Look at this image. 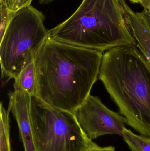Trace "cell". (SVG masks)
Masks as SVG:
<instances>
[{
  "label": "cell",
  "mask_w": 150,
  "mask_h": 151,
  "mask_svg": "<svg viewBox=\"0 0 150 151\" xmlns=\"http://www.w3.org/2000/svg\"><path fill=\"white\" fill-rule=\"evenodd\" d=\"M103 52L55 40L49 36L34 60L35 96L51 106L74 113L90 95Z\"/></svg>",
  "instance_id": "obj_1"
},
{
  "label": "cell",
  "mask_w": 150,
  "mask_h": 151,
  "mask_svg": "<svg viewBox=\"0 0 150 151\" xmlns=\"http://www.w3.org/2000/svg\"><path fill=\"white\" fill-rule=\"evenodd\" d=\"M99 78L127 124L150 137V64L135 45L103 54Z\"/></svg>",
  "instance_id": "obj_2"
},
{
  "label": "cell",
  "mask_w": 150,
  "mask_h": 151,
  "mask_svg": "<svg viewBox=\"0 0 150 151\" xmlns=\"http://www.w3.org/2000/svg\"><path fill=\"white\" fill-rule=\"evenodd\" d=\"M125 0H83L68 19L49 30L55 40L104 52L135 45L129 28Z\"/></svg>",
  "instance_id": "obj_3"
},
{
  "label": "cell",
  "mask_w": 150,
  "mask_h": 151,
  "mask_svg": "<svg viewBox=\"0 0 150 151\" xmlns=\"http://www.w3.org/2000/svg\"><path fill=\"white\" fill-rule=\"evenodd\" d=\"M44 14L31 5L15 12L1 40L2 76L15 80L23 70L34 62L50 35L45 27Z\"/></svg>",
  "instance_id": "obj_4"
},
{
  "label": "cell",
  "mask_w": 150,
  "mask_h": 151,
  "mask_svg": "<svg viewBox=\"0 0 150 151\" xmlns=\"http://www.w3.org/2000/svg\"><path fill=\"white\" fill-rule=\"evenodd\" d=\"M31 120L35 151H88L98 145L82 130L73 113L31 99Z\"/></svg>",
  "instance_id": "obj_5"
},
{
  "label": "cell",
  "mask_w": 150,
  "mask_h": 151,
  "mask_svg": "<svg viewBox=\"0 0 150 151\" xmlns=\"http://www.w3.org/2000/svg\"><path fill=\"white\" fill-rule=\"evenodd\" d=\"M85 134L92 141L106 135L122 136L127 120L108 109L99 98L90 95L74 112Z\"/></svg>",
  "instance_id": "obj_6"
},
{
  "label": "cell",
  "mask_w": 150,
  "mask_h": 151,
  "mask_svg": "<svg viewBox=\"0 0 150 151\" xmlns=\"http://www.w3.org/2000/svg\"><path fill=\"white\" fill-rule=\"evenodd\" d=\"M13 87L14 91L8 94V109L16 121L25 151H35L31 120L32 96L16 84H13Z\"/></svg>",
  "instance_id": "obj_7"
},
{
  "label": "cell",
  "mask_w": 150,
  "mask_h": 151,
  "mask_svg": "<svg viewBox=\"0 0 150 151\" xmlns=\"http://www.w3.org/2000/svg\"><path fill=\"white\" fill-rule=\"evenodd\" d=\"M129 28L136 44L150 64V9L135 12L124 2Z\"/></svg>",
  "instance_id": "obj_8"
},
{
  "label": "cell",
  "mask_w": 150,
  "mask_h": 151,
  "mask_svg": "<svg viewBox=\"0 0 150 151\" xmlns=\"http://www.w3.org/2000/svg\"><path fill=\"white\" fill-rule=\"evenodd\" d=\"M14 84L29 93L35 96L37 89V72L34 62L25 68L15 79Z\"/></svg>",
  "instance_id": "obj_9"
},
{
  "label": "cell",
  "mask_w": 150,
  "mask_h": 151,
  "mask_svg": "<svg viewBox=\"0 0 150 151\" xmlns=\"http://www.w3.org/2000/svg\"><path fill=\"white\" fill-rule=\"evenodd\" d=\"M122 137L131 151H150V137L136 134L127 128Z\"/></svg>",
  "instance_id": "obj_10"
},
{
  "label": "cell",
  "mask_w": 150,
  "mask_h": 151,
  "mask_svg": "<svg viewBox=\"0 0 150 151\" xmlns=\"http://www.w3.org/2000/svg\"><path fill=\"white\" fill-rule=\"evenodd\" d=\"M1 104L0 109V151H11L10 142L9 114Z\"/></svg>",
  "instance_id": "obj_11"
},
{
  "label": "cell",
  "mask_w": 150,
  "mask_h": 151,
  "mask_svg": "<svg viewBox=\"0 0 150 151\" xmlns=\"http://www.w3.org/2000/svg\"><path fill=\"white\" fill-rule=\"evenodd\" d=\"M1 8V23H0V37L1 40L3 37L6 29L14 16L16 12L10 10L3 0H0Z\"/></svg>",
  "instance_id": "obj_12"
},
{
  "label": "cell",
  "mask_w": 150,
  "mask_h": 151,
  "mask_svg": "<svg viewBox=\"0 0 150 151\" xmlns=\"http://www.w3.org/2000/svg\"><path fill=\"white\" fill-rule=\"evenodd\" d=\"M10 11L16 12L23 7L31 5L32 0H3Z\"/></svg>",
  "instance_id": "obj_13"
},
{
  "label": "cell",
  "mask_w": 150,
  "mask_h": 151,
  "mask_svg": "<svg viewBox=\"0 0 150 151\" xmlns=\"http://www.w3.org/2000/svg\"><path fill=\"white\" fill-rule=\"evenodd\" d=\"M133 4H140L144 9H150V0H129Z\"/></svg>",
  "instance_id": "obj_14"
},
{
  "label": "cell",
  "mask_w": 150,
  "mask_h": 151,
  "mask_svg": "<svg viewBox=\"0 0 150 151\" xmlns=\"http://www.w3.org/2000/svg\"><path fill=\"white\" fill-rule=\"evenodd\" d=\"M88 151H115V148L112 146L100 147L98 145L97 146L90 149Z\"/></svg>",
  "instance_id": "obj_15"
},
{
  "label": "cell",
  "mask_w": 150,
  "mask_h": 151,
  "mask_svg": "<svg viewBox=\"0 0 150 151\" xmlns=\"http://www.w3.org/2000/svg\"><path fill=\"white\" fill-rule=\"evenodd\" d=\"M54 0H39V3L41 4H47L50 3Z\"/></svg>",
  "instance_id": "obj_16"
}]
</instances>
